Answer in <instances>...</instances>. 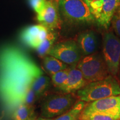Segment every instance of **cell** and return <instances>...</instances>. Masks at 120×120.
Masks as SVG:
<instances>
[{
  "label": "cell",
  "instance_id": "1",
  "mask_svg": "<svg viewBox=\"0 0 120 120\" xmlns=\"http://www.w3.org/2000/svg\"><path fill=\"white\" fill-rule=\"evenodd\" d=\"M41 68L25 51L12 45L0 47V103L12 113L23 103L26 91Z\"/></svg>",
  "mask_w": 120,
  "mask_h": 120
},
{
  "label": "cell",
  "instance_id": "13",
  "mask_svg": "<svg viewBox=\"0 0 120 120\" xmlns=\"http://www.w3.org/2000/svg\"><path fill=\"white\" fill-rule=\"evenodd\" d=\"M77 44L81 53L84 56L94 53L98 46L97 34L91 30L81 33L78 36Z\"/></svg>",
  "mask_w": 120,
  "mask_h": 120
},
{
  "label": "cell",
  "instance_id": "6",
  "mask_svg": "<svg viewBox=\"0 0 120 120\" xmlns=\"http://www.w3.org/2000/svg\"><path fill=\"white\" fill-rule=\"evenodd\" d=\"M95 22L105 28L110 26L112 17L120 8V0H85Z\"/></svg>",
  "mask_w": 120,
  "mask_h": 120
},
{
  "label": "cell",
  "instance_id": "17",
  "mask_svg": "<svg viewBox=\"0 0 120 120\" xmlns=\"http://www.w3.org/2000/svg\"><path fill=\"white\" fill-rule=\"evenodd\" d=\"M34 115V106L22 103L13 112L12 118L14 120H27Z\"/></svg>",
  "mask_w": 120,
  "mask_h": 120
},
{
  "label": "cell",
  "instance_id": "2",
  "mask_svg": "<svg viewBox=\"0 0 120 120\" xmlns=\"http://www.w3.org/2000/svg\"><path fill=\"white\" fill-rule=\"evenodd\" d=\"M120 94V83L111 75L102 80L88 83L77 92L79 100L85 102H91Z\"/></svg>",
  "mask_w": 120,
  "mask_h": 120
},
{
  "label": "cell",
  "instance_id": "21",
  "mask_svg": "<svg viewBox=\"0 0 120 120\" xmlns=\"http://www.w3.org/2000/svg\"><path fill=\"white\" fill-rule=\"evenodd\" d=\"M38 97L36 94L35 92L32 89V88L30 87L26 91V94L23 98V103L29 106H34L36 101L38 100Z\"/></svg>",
  "mask_w": 120,
  "mask_h": 120
},
{
  "label": "cell",
  "instance_id": "4",
  "mask_svg": "<svg viewBox=\"0 0 120 120\" xmlns=\"http://www.w3.org/2000/svg\"><path fill=\"white\" fill-rule=\"evenodd\" d=\"M88 83L98 81L109 76L107 66L101 55L94 53L84 57L77 64Z\"/></svg>",
  "mask_w": 120,
  "mask_h": 120
},
{
  "label": "cell",
  "instance_id": "14",
  "mask_svg": "<svg viewBox=\"0 0 120 120\" xmlns=\"http://www.w3.org/2000/svg\"><path fill=\"white\" fill-rule=\"evenodd\" d=\"M43 64L45 70L51 75L68 67L67 64L49 55L44 57Z\"/></svg>",
  "mask_w": 120,
  "mask_h": 120
},
{
  "label": "cell",
  "instance_id": "24",
  "mask_svg": "<svg viewBox=\"0 0 120 120\" xmlns=\"http://www.w3.org/2000/svg\"><path fill=\"white\" fill-rule=\"evenodd\" d=\"M35 120H51V119H49V118H46L44 117H38V118H37Z\"/></svg>",
  "mask_w": 120,
  "mask_h": 120
},
{
  "label": "cell",
  "instance_id": "9",
  "mask_svg": "<svg viewBox=\"0 0 120 120\" xmlns=\"http://www.w3.org/2000/svg\"><path fill=\"white\" fill-rule=\"evenodd\" d=\"M84 112H97L120 120V94L91 102L86 105Z\"/></svg>",
  "mask_w": 120,
  "mask_h": 120
},
{
  "label": "cell",
  "instance_id": "20",
  "mask_svg": "<svg viewBox=\"0 0 120 120\" xmlns=\"http://www.w3.org/2000/svg\"><path fill=\"white\" fill-rule=\"evenodd\" d=\"M79 120H116L112 117L97 112H84L82 111Z\"/></svg>",
  "mask_w": 120,
  "mask_h": 120
},
{
  "label": "cell",
  "instance_id": "8",
  "mask_svg": "<svg viewBox=\"0 0 120 120\" xmlns=\"http://www.w3.org/2000/svg\"><path fill=\"white\" fill-rule=\"evenodd\" d=\"M81 54L77 43L73 40H68L53 45L48 55L67 64L76 66L81 59Z\"/></svg>",
  "mask_w": 120,
  "mask_h": 120
},
{
  "label": "cell",
  "instance_id": "11",
  "mask_svg": "<svg viewBox=\"0 0 120 120\" xmlns=\"http://www.w3.org/2000/svg\"><path fill=\"white\" fill-rule=\"evenodd\" d=\"M49 31L48 28L41 24L33 25L25 28L21 37L25 44L36 49L47 37Z\"/></svg>",
  "mask_w": 120,
  "mask_h": 120
},
{
  "label": "cell",
  "instance_id": "18",
  "mask_svg": "<svg viewBox=\"0 0 120 120\" xmlns=\"http://www.w3.org/2000/svg\"><path fill=\"white\" fill-rule=\"evenodd\" d=\"M53 31L49 30L47 37L36 49L38 55L41 57L47 56L50 49L53 47V43L56 39V34Z\"/></svg>",
  "mask_w": 120,
  "mask_h": 120
},
{
  "label": "cell",
  "instance_id": "23",
  "mask_svg": "<svg viewBox=\"0 0 120 120\" xmlns=\"http://www.w3.org/2000/svg\"><path fill=\"white\" fill-rule=\"evenodd\" d=\"M112 25L117 36L120 38V13L117 11L115 13L111 20Z\"/></svg>",
  "mask_w": 120,
  "mask_h": 120
},
{
  "label": "cell",
  "instance_id": "12",
  "mask_svg": "<svg viewBox=\"0 0 120 120\" xmlns=\"http://www.w3.org/2000/svg\"><path fill=\"white\" fill-rule=\"evenodd\" d=\"M87 83L79 69L76 67H70L66 82L60 91L63 93L71 94L81 89Z\"/></svg>",
  "mask_w": 120,
  "mask_h": 120
},
{
  "label": "cell",
  "instance_id": "3",
  "mask_svg": "<svg viewBox=\"0 0 120 120\" xmlns=\"http://www.w3.org/2000/svg\"><path fill=\"white\" fill-rule=\"evenodd\" d=\"M60 16L71 25L90 24L95 22L85 0H58Z\"/></svg>",
  "mask_w": 120,
  "mask_h": 120
},
{
  "label": "cell",
  "instance_id": "26",
  "mask_svg": "<svg viewBox=\"0 0 120 120\" xmlns=\"http://www.w3.org/2000/svg\"><path fill=\"white\" fill-rule=\"evenodd\" d=\"M118 11H119V12H120V8L119 9H118Z\"/></svg>",
  "mask_w": 120,
  "mask_h": 120
},
{
  "label": "cell",
  "instance_id": "5",
  "mask_svg": "<svg viewBox=\"0 0 120 120\" xmlns=\"http://www.w3.org/2000/svg\"><path fill=\"white\" fill-rule=\"evenodd\" d=\"M76 101V98L71 94H50L41 104L42 117L50 119L61 116L71 109Z\"/></svg>",
  "mask_w": 120,
  "mask_h": 120
},
{
  "label": "cell",
  "instance_id": "27",
  "mask_svg": "<svg viewBox=\"0 0 120 120\" xmlns=\"http://www.w3.org/2000/svg\"><path fill=\"white\" fill-rule=\"evenodd\" d=\"M0 120H1V118H0Z\"/></svg>",
  "mask_w": 120,
  "mask_h": 120
},
{
  "label": "cell",
  "instance_id": "22",
  "mask_svg": "<svg viewBox=\"0 0 120 120\" xmlns=\"http://www.w3.org/2000/svg\"><path fill=\"white\" fill-rule=\"evenodd\" d=\"M32 8L37 14L42 11L47 4V0H28Z\"/></svg>",
  "mask_w": 120,
  "mask_h": 120
},
{
  "label": "cell",
  "instance_id": "19",
  "mask_svg": "<svg viewBox=\"0 0 120 120\" xmlns=\"http://www.w3.org/2000/svg\"><path fill=\"white\" fill-rule=\"evenodd\" d=\"M70 67L51 75V80L53 86L59 90L64 86L68 77Z\"/></svg>",
  "mask_w": 120,
  "mask_h": 120
},
{
  "label": "cell",
  "instance_id": "16",
  "mask_svg": "<svg viewBox=\"0 0 120 120\" xmlns=\"http://www.w3.org/2000/svg\"><path fill=\"white\" fill-rule=\"evenodd\" d=\"M49 85V78L42 75L34 79L31 85V88L35 92L38 98H39L47 91Z\"/></svg>",
  "mask_w": 120,
  "mask_h": 120
},
{
  "label": "cell",
  "instance_id": "25",
  "mask_svg": "<svg viewBox=\"0 0 120 120\" xmlns=\"http://www.w3.org/2000/svg\"><path fill=\"white\" fill-rule=\"evenodd\" d=\"M36 118H37V116H36V115H35L34 116H32V117L29 118V119H28L27 120H35L36 119Z\"/></svg>",
  "mask_w": 120,
  "mask_h": 120
},
{
  "label": "cell",
  "instance_id": "7",
  "mask_svg": "<svg viewBox=\"0 0 120 120\" xmlns=\"http://www.w3.org/2000/svg\"><path fill=\"white\" fill-rule=\"evenodd\" d=\"M103 57L111 75H117L120 64V38L113 32L105 34L103 41Z\"/></svg>",
  "mask_w": 120,
  "mask_h": 120
},
{
  "label": "cell",
  "instance_id": "10",
  "mask_svg": "<svg viewBox=\"0 0 120 120\" xmlns=\"http://www.w3.org/2000/svg\"><path fill=\"white\" fill-rule=\"evenodd\" d=\"M37 21L49 30H53L61 27V18L57 6L52 1L47 4L41 12L37 14Z\"/></svg>",
  "mask_w": 120,
  "mask_h": 120
},
{
  "label": "cell",
  "instance_id": "15",
  "mask_svg": "<svg viewBox=\"0 0 120 120\" xmlns=\"http://www.w3.org/2000/svg\"><path fill=\"white\" fill-rule=\"evenodd\" d=\"M86 105L85 102L81 100L78 101L66 112L51 120H79V117Z\"/></svg>",
  "mask_w": 120,
  "mask_h": 120
}]
</instances>
